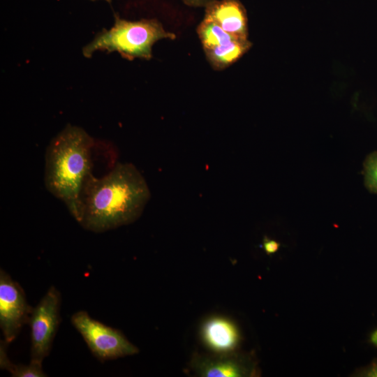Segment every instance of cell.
<instances>
[{"label": "cell", "mask_w": 377, "mask_h": 377, "mask_svg": "<svg viewBox=\"0 0 377 377\" xmlns=\"http://www.w3.org/2000/svg\"><path fill=\"white\" fill-rule=\"evenodd\" d=\"M146 180L130 163H119L105 176L92 174L80 195L75 220L85 229L102 232L136 221L150 199Z\"/></svg>", "instance_id": "obj_1"}, {"label": "cell", "mask_w": 377, "mask_h": 377, "mask_svg": "<svg viewBox=\"0 0 377 377\" xmlns=\"http://www.w3.org/2000/svg\"><path fill=\"white\" fill-rule=\"evenodd\" d=\"M94 139L81 127L68 124L50 142L45 156L47 190L61 200L75 219L80 195L91 175Z\"/></svg>", "instance_id": "obj_2"}, {"label": "cell", "mask_w": 377, "mask_h": 377, "mask_svg": "<svg viewBox=\"0 0 377 377\" xmlns=\"http://www.w3.org/2000/svg\"><path fill=\"white\" fill-rule=\"evenodd\" d=\"M165 38L173 40L176 35L166 31L156 20L128 21L116 17L113 27L99 33L84 47L82 54L89 58L97 50H105L109 53L117 52L128 60L150 59L154 44Z\"/></svg>", "instance_id": "obj_3"}, {"label": "cell", "mask_w": 377, "mask_h": 377, "mask_svg": "<svg viewBox=\"0 0 377 377\" xmlns=\"http://www.w3.org/2000/svg\"><path fill=\"white\" fill-rule=\"evenodd\" d=\"M71 322L92 354L101 362L133 355L139 351L119 330L92 318L87 311L75 313Z\"/></svg>", "instance_id": "obj_4"}, {"label": "cell", "mask_w": 377, "mask_h": 377, "mask_svg": "<svg viewBox=\"0 0 377 377\" xmlns=\"http://www.w3.org/2000/svg\"><path fill=\"white\" fill-rule=\"evenodd\" d=\"M60 292L50 286L33 308L29 325L31 329V360L43 362L49 355L60 323Z\"/></svg>", "instance_id": "obj_5"}, {"label": "cell", "mask_w": 377, "mask_h": 377, "mask_svg": "<svg viewBox=\"0 0 377 377\" xmlns=\"http://www.w3.org/2000/svg\"><path fill=\"white\" fill-rule=\"evenodd\" d=\"M33 310L21 286L4 270L0 271V327L8 343L28 324Z\"/></svg>", "instance_id": "obj_6"}, {"label": "cell", "mask_w": 377, "mask_h": 377, "mask_svg": "<svg viewBox=\"0 0 377 377\" xmlns=\"http://www.w3.org/2000/svg\"><path fill=\"white\" fill-rule=\"evenodd\" d=\"M205 17L239 38L248 39V18L239 0H214L205 7Z\"/></svg>", "instance_id": "obj_7"}, {"label": "cell", "mask_w": 377, "mask_h": 377, "mask_svg": "<svg viewBox=\"0 0 377 377\" xmlns=\"http://www.w3.org/2000/svg\"><path fill=\"white\" fill-rule=\"evenodd\" d=\"M191 366L203 377H239L249 373V368L242 357L234 352L213 355H196L192 359Z\"/></svg>", "instance_id": "obj_8"}, {"label": "cell", "mask_w": 377, "mask_h": 377, "mask_svg": "<svg viewBox=\"0 0 377 377\" xmlns=\"http://www.w3.org/2000/svg\"><path fill=\"white\" fill-rule=\"evenodd\" d=\"M201 337L205 345L215 353L234 352L239 341L236 325L221 316L211 317L204 322Z\"/></svg>", "instance_id": "obj_9"}, {"label": "cell", "mask_w": 377, "mask_h": 377, "mask_svg": "<svg viewBox=\"0 0 377 377\" xmlns=\"http://www.w3.org/2000/svg\"><path fill=\"white\" fill-rule=\"evenodd\" d=\"M251 47V43L248 39L235 38L226 45L204 51L212 68L223 70L237 61Z\"/></svg>", "instance_id": "obj_10"}, {"label": "cell", "mask_w": 377, "mask_h": 377, "mask_svg": "<svg viewBox=\"0 0 377 377\" xmlns=\"http://www.w3.org/2000/svg\"><path fill=\"white\" fill-rule=\"evenodd\" d=\"M197 33L204 50L226 45L235 38H239L228 34L214 22L205 18L198 25Z\"/></svg>", "instance_id": "obj_11"}, {"label": "cell", "mask_w": 377, "mask_h": 377, "mask_svg": "<svg viewBox=\"0 0 377 377\" xmlns=\"http://www.w3.org/2000/svg\"><path fill=\"white\" fill-rule=\"evenodd\" d=\"M8 343L3 341L0 344V367L6 369L14 377H45L42 362L31 360L29 364H15L9 360L6 346Z\"/></svg>", "instance_id": "obj_12"}, {"label": "cell", "mask_w": 377, "mask_h": 377, "mask_svg": "<svg viewBox=\"0 0 377 377\" xmlns=\"http://www.w3.org/2000/svg\"><path fill=\"white\" fill-rule=\"evenodd\" d=\"M364 184L371 193H377V151L368 155L364 162Z\"/></svg>", "instance_id": "obj_13"}, {"label": "cell", "mask_w": 377, "mask_h": 377, "mask_svg": "<svg viewBox=\"0 0 377 377\" xmlns=\"http://www.w3.org/2000/svg\"><path fill=\"white\" fill-rule=\"evenodd\" d=\"M263 247L267 254H272L278 251L279 244L275 240L265 237L263 240Z\"/></svg>", "instance_id": "obj_14"}, {"label": "cell", "mask_w": 377, "mask_h": 377, "mask_svg": "<svg viewBox=\"0 0 377 377\" xmlns=\"http://www.w3.org/2000/svg\"><path fill=\"white\" fill-rule=\"evenodd\" d=\"M184 3L192 7H205L214 0H182Z\"/></svg>", "instance_id": "obj_15"}, {"label": "cell", "mask_w": 377, "mask_h": 377, "mask_svg": "<svg viewBox=\"0 0 377 377\" xmlns=\"http://www.w3.org/2000/svg\"><path fill=\"white\" fill-rule=\"evenodd\" d=\"M362 376L377 377V360L364 369Z\"/></svg>", "instance_id": "obj_16"}, {"label": "cell", "mask_w": 377, "mask_h": 377, "mask_svg": "<svg viewBox=\"0 0 377 377\" xmlns=\"http://www.w3.org/2000/svg\"><path fill=\"white\" fill-rule=\"evenodd\" d=\"M371 341L377 346V330L374 331L371 334Z\"/></svg>", "instance_id": "obj_17"}, {"label": "cell", "mask_w": 377, "mask_h": 377, "mask_svg": "<svg viewBox=\"0 0 377 377\" xmlns=\"http://www.w3.org/2000/svg\"><path fill=\"white\" fill-rule=\"evenodd\" d=\"M106 1L110 3L111 2V0H105Z\"/></svg>", "instance_id": "obj_18"}]
</instances>
